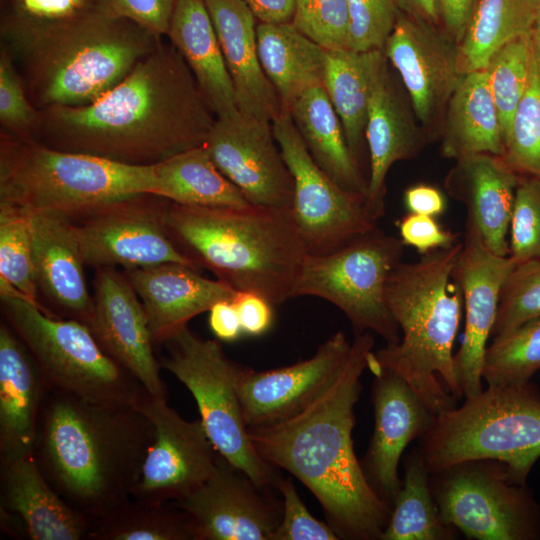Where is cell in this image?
<instances>
[{
    "instance_id": "6da1fadb",
    "label": "cell",
    "mask_w": 540,
    "mask_h": 540,
    "mask_svg": "<svg viewBox=\"0 0 540 540\" xmlns=\"http://www.w3.org/2000/svg\"><path fill=\"white\" fill-rule=\"evenodd\" d=\"M216 119L185 60L163 38L96 101L39 110L32 139L57 150L149 166L203 146Z\"/></svg>"
},
{
    "instance_id": "7a4b0ae2",
    "label": "cell",
    "mask_w": 540,
    "mask_h": 540,
    "mask_svg": "<svg viewBox=\"0 0 540 540\" xmlns=\"http://www.w3.org/2000/svg\"><path fill=\"white\" fill-rule=\"evenodd\" d=\"M373 347L371 332L356 334L338 373L307 406L248 428L259 455L312 492L339 539L381 540L392 509L368 482L352 439L360 379Z\"/></svg>"
},
{
    "instance_id": "3957f363",
    "label": "cell",
    "mask_w": 540,
    "mask_h": 540,
    "mask_svg": "<svg viewBox=\"0 0 540 540\" xmlns=\"http://www.w3.org/2000/svg\"><path fill=\"white\" fill-rule=\"evenodd\" d=\"M153 427L138 405L94 402L49 386L33 457L90 523L131 498Z\"/></svg>"
},
{
    "instance_id": "277c9868",
    "label": "cell",
    "mask_w": 540,
    "mask_h": 540,
    "mask_svg": "<svg viewBox=\"0 0 540 540\" xmlns=\"http://www.w3.org/2000/svg\"><path fill=\"white\" fill-rule=\"evenodd\" d=\"M166 223L178 249L237 292L273 306L293 298L306 250L291 208H241L169 202Z\"/></svg>"
},
{
    "instance_id": "5b68a950",
    "label": "cell",
    "mask_w": 540,
    "mask_h": 540,
    "mask_svg": "<svg viewBox=\"0 0 540 540\" xmlns=\"http://www.w3.org/2000/svg\"><path fill=\"white\" fill-rule=\"evenodd\" d=\"M162 39L97 5L69 21L1 41V47L11 56L32 104L44 110L96 101Z\"/></svg>"
},
{
    "instance_id": "8992f818",
    "label": "cell",
    "mask_w": 540,
    "mask_h": 540,
    "mask_svg": "<svg viewBox=\"0 0 540 540\" xmlns=\"http://www.w3.org/2000/svg\"><path fill=\"white\" fill-rule=\"evenodd\" d=\"M462 243L401 262L386 285V303L400 340L372 351L367 368L391 370L413 388L436 415L462 396L454 370L453 344L461 319L462 294L452 270Z\"/></svg>"
},
{
    "instance_id": "52a82bcc",
    "label": "cell",
    "mask_w": 540,
    "mask_h": 540,
    "mask_svg": "<svg viewBox=\"0 0 540 540\" xmlns=\"http://www.w3.org/2000/svg\"><path fill=\"white\" fill-rule=\"evenodd\" d=\"M139 193L155 194L154 165L123 164L0 133V203L72 217Z\"/></svg>"
},
{
    "instance_id": "ba28073f",
    "label": "cell",
    "mask_w": 540,
    "mask_h": 540,
    "mask_svg": "<svg viewBox=\"0 0 540 540\" xmlns=\"http://www.w3.org/2000/svg\"><path fill=\"white\" fill-rule=\"evenodd\" d=\"M419 440L429 473L490 459L506 466L511 482L525 485L540 457V391L530 382L488 386L438 414Z\"/></svg>"
},
{
    "instance_id": "9c48e42d",
    "label": "cell",
    "mask_w": 540,
    "mask_h": 540,
    "mask_svg": "<svg viewBox=\"0 0 540 540\" xmlns=\"http://www.w3.org/2000/svg\"><path fill=\"white\" fill-rule=\"evenodd\" d=\"M1 304L49 386L100 403L139 405L148 395L103 350L86 323L53 317L22 297L1 296Z\"/></svg>"
},
{
    "instance_id": "30bf717a",
    "label": "cell",
    "mask_w": 540,
    "mask_h": 540,
    "mask_svg": "<svg viewBox=\"0 0 540 540\" xmlns=\"http://www.w3.org/2000/svg\"><path fill=\"white\" fill-rule=\"evenodd\" d=\"M161 344L167 353L158 360L160 367L191 392L218 453L260 488H276L280 475L256 451L243 418L238 381L244 366L232 361L217 340L202 339L188 325Z\"/></svg>"
},
{
    "instance_id": "8fae6325",
    "label": "cell",
    "mask_w": 540,
    "mask_h": 540,
    "mask_svg": "<svg viewBox=\"0 0 540 540\" xmlns=\"http://www.w3.org/2000/svg\"><path fill=\"white\" fill-rule=\"evenodd\" d=\"M404 246L377 226L334 252L306 254L293 298L326 300L346 315L356 334L373 332L395 344L401 333L386 303V285Z\"/></svg>"
},
{
    "instance_id": "7c38bea8",
    "label": "cell",
    "mask_w": 540,
    "mask_h": 540,
    "mask_svg": "<svg viewBox=\"0 0 540 540\" xmlns=\"http://www.w3.org/2000/svg\"><path fill=\"white\" fill-rule=\"evenodd\" d=\"M430 487L443 522L468 539H540V503L499 461L456 463L430 473Z\"/></svg>"
},
{
    "instance_id": "4fadbf2b",
    "label": "cell",
    "mask_w": 540,
    "mask_h": 540,
    "mask_svg": "<svg viewBox=\"0 0 540 540\" xmlns=\"http://www.w3.org/2000/svg\"><path fill=\"white\" fill-rule=\"evenodd\" d=\"M272 127L294 181L291 212L307 254L334 252L377 227L366 199L344 190L316 164L286 108Z\"/></svg>"
},
{
    "instance_id": "5bb4252c",
    "label": "cell",
    "mask_w": 540,
    "mask_h": 540,
    "mask_svg": "<svg viewBox=\"0 0 540 540\" xmlns=\"http://www.w3.org/2000/svg\"><path fill=\"white\" fill-rule=\"evenodd\" d=\"M170 200L150 193L102 203L72 220L85 265L124 270L167 262L199 268L173 242L166 223Z\"/></svg>"
},
{
    "instance_id": "9a60e30c",
    "label": "cell",
    "mask_w": 540,
    "mask_h": 540,
    "mask_svg": "<svg viewBox=\"0 0 540 540\" xmlns=\"http://www.w3.org/2000/svg\"><path fill=\"white\" fill-rule=\"evenodd\" d=\"M138 407L152 424L153 438L131 498L154 504L180 501L215 473L221 455L201 419L185 420L169 407L167 397L148 394Z\"/></svg>"
},
{
    "instance_id": "2e32d148",
    "label": "cell",
    "mask_w": 540,
    "mask_h": 540,
    "mask_svg": "<svg viewBox=\"0 0 540 540\" xmlns=\"http://www.w3.org/2000/svg\"><path fill=\"white\" fill-rule=\"evenodd\" d=\"M384 54L403 82L416 119L431 130L465 74L458 42L442 27L400 11Z\"/></svg>"
},
{
    "instance_id": "e0dca14e",
    "label": "cell",
    "mask_w": 540,
    "mask_h": 540,
    "mask_svg": "<svg viewBox=\"0 0 540 540\" xmlns=\"http://www.w3.org/2000/svg\"><path fill=\"white\" fill-rule=\"evenodd\" d=\"M204 146L216 167L249 204L291 208L294 181L272 121L240 112L216 119Z\"/></svg>"
},
{
    "instance_id": "ac0fdd59",
    "label": "cell",
    "mask_w": 540,
    "mask_h": 540,
    "mask_svg": "<svg viewBox=\"0 0 540 540\" xmlns=\"http://www.w3.org/2000/svg\"><path fill=\"white\" fill-rule=\"evenodd\" d=\"M515 261L491 252L474 224L466 220L462 249L452 270L465 309L463 340L453 356L464 398L483 390L482 367L487 341L496 320L500 293Z\"/></svg>"
},
{
    "instance_id": "d6986e66",
    "label": "cell",
    "mask_w": 540,
    "mask_h": 540,
    "mask_svg": "<svg viewBox=\"0 0 540 540\" xmlns=\"http://www.w3.org/2000/svg\"><path fill=\"white\" fill-rule=\"evenodd\" d=\"M173 504L187 515L193 540H273L283 509L222 456L204 484Z\"/></svg>"
},
{
    "instance_id": "ffe728a7",
    "label": "cell",
    "mask_w": 540,
    "mask_h": 540,
    "mask_svg": "<svg viewBox=\"0 0 540 540\" xmlns=\"http://www.w3.org/2000/svg\"><path fill=\"white\" fill-rule=\"evenodd\" d=\"M88 326L103 350L130 372L149 395L167 397L143 305L124 271L96 268Z\"/></svg>"
},
{
    "instance_id": "44dd1931",
    "label": "cell",
    "mask_w": 540,
    "mask_h": 540,
    "mask_svg": "<svg viewBox=\"0 0 540 540\" xmlns=\"http://www.w3.org/2000/svg\"><path fill=\"white\" fill-rule=\"evenodd\" d=\"M374 430L362 468L374 491L391 507L402 486L398 465L407 445L422 437L436 414L397 373L371 371Z\"/></svg>"
},
{
    "instance_id": "7402d4cb",
    "label": "cell",
    "mask_w": 540,
    "mask_h": 540,
    "mask_svg": "<svg viewBox=\"0 0 540 540\" xmlns=\"http://www.w3.org/2000/svg\"><path fill=\"white\" fill-rule=\"evenodd\" d=\"M350 348L344 332L338 331L312 357L290 366L265 371L244 366L238 394L247 428L268 425L302 410L332 381Z\"/></svg>"
},
{
    "instance_id": "603a6c76",
    "label": "cell",
    "mask_w": 540,
    "mask_h": 540,
    "mask_svg": "<svg viewBox=\"0 0 540 540\" xmlns=\"http://www.w3.org/2000/svg\"><path fill=\"white\" fill-rule=\"evenodd\" d=\"M143 305L154 344H161L195 316L237 291L188 265L167 262L124 270Z\"/></svg>"
},
{
    "instance_id": "cb8c5ba5",
    "label": "cell",
    "mask_w": 540,
    "mask_h": 540,
    "mask_svg": "<svg viewBox=\"0 0 540 540\" xmlns=\"http://www.w3.org/2000/svg\"><path fill=\"white\" fill-rule=\"evenodd\" d=\"M29 214L38 291L67 318L88 325L93 297L88 291L85 263L72 220L57 211Z\"/></svg>"
},
{
    "instance_id": "d4e9b609",
    "label": "cell",
    "mask_w": 540,
    "mask_h": 540,
    "mask_svg": "<svg viewBox=\"0 0 540 540\" xmlns=\"http://www.w3.org/2000/svg\"><path fill=\"white\" fill-rule=\"evenodd\" d=\"M365 140L369 155L366 206L378 221L384 215L389 169L397 161L416 157L426 142L392 80L387 58L372 85Z\"/></svg>"
},
{
    "instance_id": "484cf974",
    "label": "cell",
    "mask_w": 540,
    "mask_h": 540,
    "mask_svg": "<svg viewBox=\"0 0 540 540\" xmlns=\"http://www.w3.org/2000/svg\"><path fill=\"white\" fill-rule=\"evenodd\" d=\"M2 515H15L31 540L89 539L90 520L50 485L33 453L1 461Z\"/></svg>"
},
{
    "instance_id": "4316f807",
    "label": "cell",
    "mask_w": 540,
    "mask_h": 540,
    "mask_svg": "<svg viewBox=\"0 0 540 540\" xmlns=\"http://www.w3.org/2000/svg\"><path fill=\"white\" fill-rule=\"evenodd\" d=\"M518 179L501 156L482 153L456 160L445 180L448 194L464 204L467 221L498 256H509L507 234Z\"/></svg>"
},
{
    "instance_id": "83f0119b",
    "label": "cell",
    "mask_w": 540,
    "mask_h": 540,
    "mask_svg": "<svg viewBox=\"0 0 540 540\" xmlns=\"http://www.w3.org/2000/svg\"><path fill=\"white\" fill-rule=\"evenodd\" d=\"M204 1L231 77L239 112L272 121L284 107L259 58L256 17L242 0Z\"/></svg>"
},
{
    "instance_id": "f1b7e54d",
    "label": "cell",
    "mask_w": 540,
    "mask_h": 540,
    "mask_svg": "<svg viewBox=\"0 0 540 540\" xmlns=\"http://www.w3.org/2000/svg\"><path fill=\"white\" fill-rule=\"evenodd\" d=\"M49 384L12 327L0 325V459L33 453Z\"/></svg>"
},
{
    "instance_id": "f546056e",
    "label": "cell",
    "mask_w": 540,
    "mask_h": 540,
    "mask_svg": "<svg viewBox=\"0 0 540 540\" xmlns=\"http://www.w3.org/2000/svg\"><path fill=\"white\" fill-rule=\"evenodd\" d=\"M167 40L191 70L217 119L239 113L221 46L204 0H178Z\"/></svg>"
},
{
    "instance_id": "4dcf8cb0",
    "label": "cell",
    "mask_w": 540,
    "mask_h": 540,
    "mask_svg": "<svg viewBox=\"0 0 540 540\" xmlns=\"http://www.w3.org/2000/svg\"><path fill=\"white\" fill-rule=\"evenodd\" d=\"M443 121V157L458 160L482 153L503 155L501 122L485 69L464 74L449 99Z\"/></svg>"
},
{
    "instance_id": "1f68e13d",
    "label": "cell",
    "mask_w": 540,
    "mask_h": 540,
    "mask_svg": "<svg viewBox=\"0 0 540 540\" xmlns=\"http://www.w3.org/2000/svg\"><path fill=\"white\" fill-rule=\"evenodd\" d=\"M286 109L316 164L344 190L366 199L367 179L323 85L307 89Z\"/></svg>"
},
{
    "instance_id": "d6a6232c",
    "label": "cell",
    "mask_w": 540,
    "mask_h": 540,
    "mask_svg": "<svg viewBox=\"0 0 540 540\" xmlns=\"http://www.w3.org/2000/svg\"><path fill=\"white\" fill-rule=\"evenodd\" d=\"M385 60L383 50H327L323 87L341 121L349 149L363 174L369 98L375 77Z\"/></svg>"
},
{
    "instance_id": "836d02e7",
    "label": "cell",
    "mask_w": 540,
    "mask_h": 540,
    "mask_svg": "<svg viewBox=\"0 0 540 540\" xmlns=\"http://www.w3.org/2000/svg\"><path fill=\"white\" fill-rule=\"evenodd\" d=\"M257 47L265 74L286 108L307 89L323 85L327 50L292 23L257 24Z\"/></svg>"
},
{
    "instance_id": "e575fe53",
    "label": "cell",
    "mask_w": 540,
    "mask_h": 540,
    "mask_svg": "<svg viewBox=\"0 0 540 540\" xmlns=\"http://www.w3.org/2000/svg\"><path fill=\"white\" fill-rule=\"evenodd\" d=\"M154 174L155 195L177 204L231 208L249 205L239 189L216 167L204 145L155 164Z\"/></svg>"
},
{
    "instance_id": "d590c367",
    "label": "cell",
    "mask_w": 540,
    "mask_h": 540,
    "mask_svg": "<svg viewBox=\"0 0 540 540\" xmlns=\"http://www.w3.org/2000/svg\"><path fill=\"white\" fill-rule=\"evenodd\" d=\"M539 7L538 0H479L459 41L463 71L485 69L500 48L531 34Z\"/></svg>"
},
{
    "instance_id": "8d00e7d4",
    "label": "cell",
    "mask_w": 540,
    "mask_h": 540,
    "mask_svg": "<svg viewBox=\"0 0 540 540\" xmlns=\"http://www.w3.org/2000/svg\"><path fill=\"white\" fill-rule=\"evenodd\" d=\"M457 530L443 522L419 449L404 461V477L381 540H451Z\"/></svg>"
},
{
    "instance_id": "74e56055",
    "label": "cell",
    "mask_w": 540,
    "mask_h": 540,
    "mask_svg": "<svg viewBox=\"0 0 540 540\" xmlns=\"http://www.w3.org/2000/svg\"><path fill=\"white\" fill-rule=\"evenodd\" d=\"M89 540H193L187 515L173 503L128 499L91 521Z\"/></svg>"
},
{
    "instance_id": "f35d334b",
    "label": "cell",
    "mask_w": 540,
    "mask_h": 540,
    "mask_svg": "<svg viewBox=\"0 0 540 540\" xmlns=\"http://www.w3.org/2000/svg\"><path fill=\"white\" fill-rule=\"evenodd\" d=\"M38 294L30 214L0 203V296L22 297L44 309Z\"/></svg>"
},
{
    "instance_id": "ab89813d",
    "label": "cell",
    "mask_w": 540,
    "mask_h": 540,
    "mask_svg": "<svg viewBox=\"0 0 540 540\" xmlns=\"http://www.w3.org/2000/svg\"><path fill=\"white\" fill-rule=\"evenodd\" d=\"M540 369V317L494 336L483 359L482 378L488 386L529 382Z\"/></svg>"
},
{
    "instance_id": "60d3db41",
    "label": "cell",
    "mask_w": 540,
    "mask_h": 540,
    "mask_svg": "<svg viewBox=\"0 0 540 540\" xmlns=\"http://www.w3.org/2000/svg\"><path fill=\"white\" fill-rule=\"evenodd\" d=\"M501 157L519 175L540 176V50L533 34L528 86L514 113Z\"/></svg>"
},
{
    "instance_id": "b9f144b4",
    "label": "cell",
    "mask_w": 540,
    "mask_h": 540,
    "mask_svg": "<svg viewBox=\"0 0 540 540\" xmlns=\"http://www.w3.org/2000/svg\"><path fill=\"white\" fill-rule=\"evenodd\" d=\"M532 33L500 48L489 60L488 84L497 107L505 143L516 108L529 82Z\"/></svg>"
},
{
    "instance_id": "7bdbcfd3",
    "label": "cell",
    "mask_w": 540,
    "mask_h": 540,
    "mask_svg": "<svg viewBox=\"0 0 540 540\" xmlns=\"http://www.w3.org/2000/svg\"><path fill=\"white\" fill-rule=\"evenodd\" d=\"M99 0H0L1 41L24 36L79 17Z\"/></svg>"
},
{
    "instance_id": "ee69618b",
    "label": "cell",
    "mask_w": 540,
    "mask_h": 540,
    "mask_svg": "<svg viewBox=\"0 0 540 540\" xmlns=\"http://www.w3.org/2000/svg\"><path fill=\"white\" fill-rule=\"evenodd\" d=\"M540 317V260L516 264L501 293L492 336Z\"/></svg>"
},
{
    "instance_id": "f6af8a7d",
    "label": "cell",
    "mask_w": 540,
    "mask_h": 540,
    "mask_svg": "<svg viewBox=\"0 0 540 540\" xmlns=\"http://www.w3.org/2000/svg\"><path fill=\"white\" fill-rule=\"evenodd\" d=\"M509 229L515 263L540 260V176L519 175Z\"/></svg>"
},
{
    "instance_id": "bcb514c9",
    "label": "cell",
    "mask_w": 540,
    "mask_h": 540,
    "mask_svg": "<svg viewBox=\"0 0 540 540\" xmlns=\"http://www.w3.org/2000/svg\"><path fill=\"white\" fill-rule=\"evenodd\" d=\"M291 23L326 50L347 48V0H296Z\"/></svg>"
},
{
    "instance_id": "7dc6e473",
    "label": "cell",
    "mask_w": 540,
    "mask_h": 540,
    "mask_svg": "<svg viewBox=\"0 0 540 540\" xmlns=\"http://www.w3.org/2000/svg\"><path fill=\"white\" fill-rule=\"evenodd\" d=\"M39 122V110L30 101L24 82L8 51L0 50L1 131L32 138Z\"/></svg>"
},
{
    "instance_id": "c3c4849f",
    "label": "cell",
    "mask_w": 540,
    "mask_h": 540,
    "mask_svg": "<svg viewBox=\"0 0 540 540\" xmlns=\"http://www.w3.org/2000/svg\"><path fill=\"white\" fill-rule=\"evenodd\" d=\"M349 33L347 48L354 51L383 50L399 15L395 0H347Z\"/></svg>"
},
{
    "instance_id": "681fc988",
    "label": "cell",
    "mask_w": 540,
    "mask_h": 540,
    "mask_svg": "<svg viewBox=\"0 0 540 540\" xmlns=\"http://www.w3.org/2000/svg\"><path fill=\"white\" fill-rule=\"evenodd\" d=\"M276 488L282 496V517L273 540H337L327 523L317 520L307 510L292 481L280 476Z\"/></svg>"
},
{
    "instance_id": "f907efd6",
    "label": "cell",
    "mask_w": 540,
    "mask_h": 540,
    "mask_svg": "<svg viewBox=\"0 0 540 540\" xmlns=\"http://www.w3.org/2000/svg\"><path fill=\"white\" fill-rule=\"evenodd\" d=\"M178 0H99L104 12L128 19L165 38Z\"/></svg>"
},
{
    "instance_id": "816d5d0a",
    "label": "cell",
    "mask_w": 540,
    "mask_h": 540,
    "mask_svg": "<svg viewBox=\"0 0 540 540\" xmlns=\"http://www.w3.org/2000/svg\"><path fill=\"white\" fill-rule=\"evenodd\" d=\"M400 239L421 255L458 243L459 234L443 228L433 216L408 213L398 221Z\"/></svg>"
},
{
    "instance_id": "f5cc1de1",
    "label": "cell",
    "mask_w": 540,
    "mask_h": 540,
    "mask_svg": "<svg viewBox=\"0 0 540 540\" xmlns=\"http://www.w3.org/2000/svg\"><path fill=\"white\" fill-rule=\"evenodd\" d=\"M232 301L243 334L261 336L271 328L274 320L273 305L264 297L251 292H237Z\"/></svg>"
},
{
    "instance_id": "db71d44e",
    "label": "cell",
    "mask_w": 540,
    "mask_h": 540,
    "mask_svg": "<svg viewBox=\"0 0 540 540\" xmlns=\"http://www.w3.org/2000/svg\"><path fill=\"white\" fill-rule=\"evenodd\" d=\"M404 205L410 213L433 217L442 215L447 207L442 191L425 183L415 184L405 190Z\"/></svg>"
},
{
    "instance_id": "11a10c76",
    "label": "cell",
    "mask_w": 540,
    "mask_h": 540,
    "mask_svg": "<svg viewBox=\"0 0 540 540\" xmlns=\"http://www.w3.org/2000/svg\"><path fill=\"white\" fill-rule=\"evenodd\" d=\"M208 312L209 327L217 339L233 342L243 335L239 316L232 300L219 301Z\"/></svg>"
},
{
    "instance_id": "9f6ffc18",
    "label": "cell",
    "mask_w": 540,
    "mask_h": 540,
    "mask_svg": "<svg viewBox=\"0 0 540 540\" xmlns=\"http://www.w3.org/2000/svg\"><path fill=\"white\" fill-rule=\"evenodd\" d=\"M440 25L458 44L479 0H438Z\"/></svg>"
},
{
    "instance_id": "6f0895ef",
    "label": "cell",
    "mask_w": 540,
    "mask_h": 540,
    "mask_svg": "<svg viewBox=\"0 0 540 540\" xmlns=\"http://www.w3.org/2000/svg\"><path fill=\"white\" fill-rule=\"evenodd\" d=\"M259 23H291L296 0H242Z\"/></svg>"
},
{
    "instance_id": "680465c9",
    "label": "cell",
    "mask_w": 540,
    "mask_h": 540,
    "mask_svg": "<svg viewBox=\"0 0 540 540\" xmlns=\"http://www.w3.org/2000/svg\"><path fill=\"white\" fill-rule=\"evenodd\" d=\"M399 10L411 17L440 26L438 0H395Z\"/></svg>"
},
{
    "instance_id": "91938a15",
    "label": "cell",
    "mask_w": 540,
    "mask_h": 540,
    "mask_svg": "<svg viewBox=\"0 0 540 540\" xmlns=\"http://www.w3.org/2000/svg\"><path fill=\"white\" fill-rule=\"evenodd\" d=\"M532 34H533V38H534L535 42L537 43V46H538V48L540 50V7H539L537 15H536V19H535Z\"/></svg>"
},
{
    "instance_id": "94428289",
    "label": "cell",
    "mask_w": 540,
    "mask_h": 540,
    "mask_svg": "<svg viewBox=\"0 0 540 540\" xmlns=\"http://www.w3.org/2000/svg\"><path fill=\"white\" fill-rule=\"evenodd\" d=\"M538 1H539V4H540V0H538Z\"/></svg>"
}]
</instances>
